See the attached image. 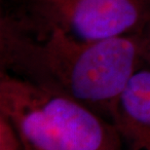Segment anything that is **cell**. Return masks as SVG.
Returning <instances> with one entry per match:
<instances>
[{
	"label": "cell",
	"mask_w": 150,
	"mask_h": 150,
	"mask_svg": "<svg viewBox=\"0 0 150 150\" xmlns=\"http://www.w3.org/2000/svg\"><path fill=\"white\" fill-rule=\"evenodd\" d=\"M139 43L140 57L142 62H144L150 65V19L145 23L142 29L137 33Z\"/></svg>",
	"instance_id": "cell-6"
},
{
	"label": "cell",
	"mask_w": 150,
	"mask_h": 150,
	"mask_svg": "<svg viewBox=\"0 0 150 150\" xmlns=\"http://www.w3.org/2000/svg\"><path fill=\"white\" fill-rule=\"evenodd\" d=\"M110 119L129 150H150V68H139L132 75Z\"/></svg>",
	"instance_id": "cell-4"
},
{
	"label": "cell",
	"mask_w": 150,
	"mask_h": 150,
	"mask_svg": "<svg viewBox=\"0 0 150 150\" xmlns=\"http://www.w3.org/2000/svg\"><path fill=\"white\" fill-rule=\"evenodd\" d=\"M6 14L32 34L51 32L84 42L137 34L150 19V0H16Z\"/></svg>",
	"instance_id": "cell-3"
},
{
	"label": "cell",
	"mask_w": 150,
	"mask_h": 150,
	"mask_svg": "<svg viewBox=\"0 0 150 150\" xmlns=\"http://www.w3.org/2000/svg\"><path fill=\"white\" fill-rule=\"evenodd\" d=\"M0 150H23L17 131L2 115H0Z\"/></svg>",
	"instance_id": "cell-5"
},
{
	"label": "cell",
	"mask_w": 150,
	"mask_h": 150,
	"mask_svg": "<svg viewBox=\"0 0 150 150\" xmlns=\"http://www.w3.org/2000/svg\"><path fill=\"white\" fill-rule=\"evenodd\" d=\"M142 62L137 34L84 42L59 32L32 34L1 16V71L72 98L100 116L110 118Z\"/></svg>",
	"instance_id": "cell-1"
},
{
	"label": "cell",
	"mask_w": 150,
	"mask_h": 150,
	"mask_svg": "<svg viewBox=\"0 0 150 150\" xmlns=\"http://www.w3.org/2000/svg\"><path fill=\"white\" fill-rule=\"evenodd\" d=\"M0 115L23 150H122L112 123L72 98L0 71Z\"/></svg>",
	"instance_id": "cell-2"
}]
</instances>
